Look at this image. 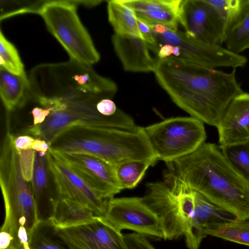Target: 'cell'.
Returning <instances> with one entry per match:
<instances>
[{"mask_svg": "<svg viewBox=\"0 0 249 249\" xmlns=\"http://www.w3.org/2000/svg\"><path fill=\"white\" fill-rule=\"evenodd\" d=\"M36 101L52 110L41 124L31 126L29 134L51 144L62 132L75 126L102 127L134 131L133 119L123 111L111 117L97 109L105 98L113 99L118 90L112 80L102 76L91 66L70 59L43 66L36 76Z\"/></svg>", "mask_w": 249, "mask_h": 249, "instance_id": "6da1fadb", "label": "cell"}, {"mask_svg": "<svg viewBox=\"0 0 249 249\" xmlns=\"http://www.w3.org/2000/svg\"><path fill=\"white\" fill-rule=\"evenodd\" d=\"M235 69L225 72L170 56L156 58L157 82L192 117L216 127L231 101L243 93Z\"/></svg>", "mask_w": 249, "mask_h": 249, "instance_id": "7a4b0ae2", "label": "cell"}, {"mask_svg": "<svg viewBox=\"0 0 249 249\" xmlns=\"http://www.w3.org/2000/svg\"><path fill=\"white\" fill-rule=\"evenodd\" d=\"M167 164L169 171L213 204L236 218H249V181L219 146L205 142L193 153Z\"/></svg>", "mask_w": 249, "mask_h": 249, "instance_id": "3957f363", "label": "cell"}, {"mask_svg": "<svg viewBox=\"0 0 249 249\" xmlns=\"http://www.w3.org/2000/svg\"><path fill=\"white\" fill-rule=\"evenodd\" d=\"M50 149L90 155L114 166L131 160H158L144 127L140 126L134 131L109 127H72L60 134L51 143Z\"/></svg>", "mask_w": 249, "mask_h": 249, "instance_id": "277c9868", "label": "cell"}, {"mask_svg": "<svg viewBox=\"0 0 249 249\" xmlns=\"http://www.w3.org/2000/svg\"><path fill=\"white\" fill-rule=\"evenodd\" d=\"M9 126L7 124L0 149V185L5 207L0 231L10 234L21 245L18 238L19 228H25L31 239L41 219L31 183L22 175L14 144L15 136Z\"/></svg>", "mask_w": 249, "mask_h": 249, "instance_id": "5b68a950", "label": "cell"}, {"mask_svg": "<svg viewBox=\"0 0 249 249\" xmlns=\"http://www.w3.org/2000/svg\"><path fill=\"white\" fill-rule=\"evenodd\" d=\"M143 201L159 217L164 240L183 236L195 215L196 191L172 172L162 181L146 184Z\"/></svg>", "mask_w": 249, "mask_h": 249, "instance_id": "8992f818", "label": "cell"}, {"mask_svg": "<svg viewBox=\"0 0 249 249\" xmlns=\"http://www.w3.org/2000/svg\"><path fill=\"white\" fill-rule=\"evenodd\" d=\"M78 5L77 0H46L38 14L71 59L92 66L100 55L78 17Z\"/></svg>", "mask_w": 249, "mask_h": 249, "instance_id": "52a82bcc", "label": "cell"}, {"mask_svg": "<svg viewBox=\"0 0 249 249\" xmlns=\"http://www.w3.org/2000/svg\"><path fill=\"white\" fill-rule=\"evenodd\" d=\"M144 130L158 160L166 163L193 153L207 138L204 123L192 116L168 118Z\"/></svg>", "mask_w": 249, "mask_h": 249, "instance_id": "ba28073f", "label": "cell"}, {"mask_svg": "<svg viewBox=\"0 0 249 249\" xmlns=\"http://www.w3.org/2000/svg\"><path fill=\"white\" fill-rule=\"evenodd\" d=\"M156 44L150 49L156 54L159 48L168 44L174 47L172 56L200 66L215 69L245 67L247 58L220 45H210L196 40L185 32L168 28L162 34L153 33Z\"/></svg>", "mask_w": 249, "mask_h": 249, "instance_id": "9c48e42d", "label": "cell"}, {"mask_svg": "<svg viewBox=\"0 0 249 249\" xmlns=\"http://www.w3.org/2000/svg\"><path fill=\"white\" fill-rule=\"evenodd\" d=\"M97 217L120 233L126 229L145 237L164 239L159 217L142 197L112 198L108 200L104 214Z\"/></svg>", "mask_w": 249, "mask_h": 249, "instance_id": "30bf717a", "label": "cell"}, {"mask_svg": "<svg viewBox=\"0 0 249 249\" xmlns=\"http://www.w3.org/2000/svg\"><path fill=\"white\" fill-rule=\"evenodd\" d=\"M49 151L75 171L101 198L110 199L123 190L116 177L115 166L89 154Z\"/></svg>", "mask_w": 249, "mask_h": 249, "instance_id": "8fae6325", "label": "cell"}, {"mask_svg": "<svg viewBox=\"0 0 249 249\" xmlns=\"http://www.w3.org/2000/svg\"><path fill=\"white\" fill-rule=\"evenodd\" d=\"M178 22L186 34L196 40L220 46L224 42L225 25L207 0H182Z\"/></svg>", "mask_w": 249, "mask_h": 249, "instance_id": "7c38bea8", "label": "cell"}, {"mask_svg": "<svg viewBox=\"0 0 249 249\" xmlns=\"http://www.w3.org/2000/svg\"><path fill=\"white\" fill-rule=\"evenodd\" d=\"M47 160L59 197L78 202L91 210L95 216L104 214L109 199L99 196L75 171L49 151Z\"/></svg>", "mask_w": 249, "mask_h": 249, "instance_id": "4fadbf2b", "label": "cell"}, {"mask_svg": "<svg viewBox=\"0 0 249 249\" xmlns=\"http://www.w3.org/2000/svg\"><path fill=\"white\" fill-rule=\"evenodd\" d=\"M54 234L70 249H127L123 234L96 216L87 223L66 228L53 226Z\"/></svg>", "mask_w": 249, "mask_h": 249, "instance_id": "5bb4252c", "label": "cell"}, {"mask_svg": "<svg viewBox=\"0 0 249 249\" xmlns=\"http://www.w3.org/2000/svg\"><path fill=\"white\" fill-rule=\"evenodd\" d=\"M219 146L249 141V93L243 92L230 103L216 126Z\"/></svg>", "mask_w": 249, "mask_h": 249, "instance_id": "9a60e30c", "label": "cell"}, {"mask_svg": "<svg viewBox=\"0 0 249 249\" xmlns=\"http://www.w3.org/2000/svg\"><path fill=\"white\" fill-rule=\"evenodd\" d=\"M235 216L210 201L196 191L195 215L184 236L189 249H198L213 224L227 222Z\"/></svg>", "mask_w": 249, "mask_h": 249, "instance_id": "2e32d148", "label": "cell"}, {"mask_svg": "<svg viewBox=\"0 0 249 249\" xmlns=\"http://www.w3.org/2000/svg\"><path fill=\"white\" fill-rule=\"evenodd\" d=\"M111 40L124 71L136 72L154 71L156 59L151 56L149 45L143 39L114 34Z\"/></svg>", "mask_w": 249, "mask_h": 249, "instance_id": "e0dca14e", "label": "cell"}, {"mask_svg": "<svg viewBox=\"0 0 249 249\" xmlns=\"http://www.w3.org/2000/svg\"><path fill=\"white\" fill-rule=\"evenodd\" d=\"M52 212L47 220L54 227L66 228L88 222L95 217L93 212L74 200L58 197L51 200Z\"/></svg>", "mask_w": 249, "mask_h": 249, "instance_id": "ac0fdd59", "label": "cell"}, {"mask_svg": "<svg viewBox=\"0 0 249 249\" xmlns=\"http://www.w3.org/2000/svg\"><path fill=\"white\" fill-rule=\"evenodd\" d=\"M28 87L27 74H15L0 67V95L7 113H11L19 107Z\"/></svg>", "mask_w": 249, "mask_h": 249, "instance_id": "d6986e66", "label": "cell"}, {"mask_svg": "<svg viewBox=\"0 0 249 249\" xmlns=\"http://www.w3.org/2000/svg\"><path fill=\"white\" fill-rule=\"evenodd\" d=\"M107 11L108 21L115 34L144 39L138 26L136 16L131 9L119 0H111L107 1Z\"/></svg>", "mask_w": 249, "mask_h": 249, "instance_id": "ffe728a7", "label": "cell"}, {"mask_svg": "<svg viewBox=\"0 0 249 249\" xmlns=\"http://www.w3.org/2000/svg\"><path fill=\"white\" fill-rule=\"evenodd\" d=\"M226 48L237 53L249 49V0L236 20L226 30Z\"/></svg>", "mask_w": 249, "mask_h": 249, "instance_id": "44dd1931", "label": "cell"}, {"mask_svg": "<svg viewBox=\"0 0 249 249\" xmlns=\"http://www.w3.org/2000/svg\"><path fill=\"white\" fill-rule=\"evenodd\" d=\"M207 234L249 246V218L244 220L235 218L213 224L208 230Z\"/></svg>", "mask_w": 249, "mask_h": 249, "instance_id": "7402d4cb", "label": "cell"}, {"mask_svg": "<svg viewBox=\"0 0 249 249\" xmlns=\"http://www.w3.org/2000/svg\"><path fill=\"white\" fill-rule=\"evenodd\" d=\"M156 161L155 160H131L116 165V177L123 189L135 187L149 167Z\"/></svg>", "mask_w": 249, "mask_h": 249, "instance_id": "603a6c76", "label": "cell"}, {"mask_svg": "<svg viewBox=\"0 0 249 249\" xmlns=\"http://www.w3.org/2000/svg\"><path fill=\"white\" fill-rule=\"evenodd\" d=\"M219 147L231 165L249 181V141Z\"/></svg>", "mask_w": 249, "mask_h": 249, "instance_id": "cb8c5ba5", "label": "cell"}, {"mask_svg": "<svg viewBox=\"0 0 249 249\" xmlns=\"http://www.w3.org/2000/svg\"><path fill=\"white\" fill-rule=\"evenodd\" d=\"M31 249H70L53 233V226L47 220L41 221L30 241Z\"/></svg>", "mask_w": 249, "mask_h": 249, "instance_id": "d4e9b609", "label": "cell"}, {"mask_svg": "<svg viewBox=\"0 0 249 249\" xmlns=\"http://www.w3.org/2000/svg\"><path fill=\"white\" fill-rule=\"evenodd\" d=\"M0 67L17 75L26 74L16 47L0 32Z\"/></svg>", "mask_w": 249, "mask_h": 249, "instance_id": "484cf974", "label": "cell"}, {"mask_svg": "<svg viewBox=\"0 0 249 249\" xmlns=\"http://www.w3.org/2000/svg\"><path fill=\"white\" fill-rule=\"evenodd\" d=\"M134 13L171 11L178 13L182 0H119Z\"/></svg>", "mask_w": 249, "mask_h": 249, "instance_id": "4316f807", "label": "cell"}, {"mask_svg": "<svg viewBox=\"0 0 249 249\" xmlns=\"http://www.w3.org/2000/svg\"><path fill=\"white\" fill-rule=\"evenodd\" d=\"M214 8L227 29L240 16L248 0H207Z\"/></svg>", "mask_w": 249, "mask_h": 249, "instance_id": "83f0119b", "label": "cell"}, {"mask_svg": "<svg viewBox=\"0 0 249 249\" xmlns=\"http://www.w3.org/2000/svg\"><path fill=\"white\" fill-rule=\"evenodd\" d=\"M49 173L47 154L42 155L35 152L34 166L31 183L35 198L37 202L48 186Z\"/></svg>", "mask_w": 249, "mask_h": 249, "instance_id": "f1b7e54d", "label": "cell"}, {"mask_svg": "<svg viewBox=\"0 0 249 249\" xmlns=\"http://www.w3.org/2000/svg\"><path fill=\"white\" fill-rule=\"evenodd\" d=\"M45 1H0V20L24 13L38 14Z\"/></svg>", "mask_w": 249, "mask_h": 249, "instance_id": "f546056e", "label": "cell"}, {"mask_svg": "<svg viewBox=\"0 0 249 249\" xmlns=\"http://www.w3.org/2000/svg\"><path fill=\"white\" fill-rule=\"evenodd\" d=\"M21 171L25 180L31 182L34 166L35 151L32 149L18 151Z\"/></svg>", "mask_w": 249, "mask_h": 249, "instance_id": "4dcf8cb0", "label": "cell"}, {"mask_svg": "<svg viewBox=\"0 0 249 249\" xmlns=\"http://www.w3.org/2000/svg\"><path fill=\"white\" fill-rule=\"evenodd\" d=\"M127 249H156L145 236L136 232L123 234Z\"/></svg>", "mask_w": 249, "mask_h": 249, "instance_id": "1f68e13d", "label": "cell"}, {"mask_svg": "<svg viewBox=\"0 0 249 249\" xmlns=\"http://www.w3.org/2000/svg\"><path fill=\"white\" fill-rule=\"evenodd\" d=\"M137 18V22L139 29L144 40L148 43L149 49L155 46L156 44L154 36L151 26L146 22Z\"/></svg>", "mask_w": 249, "mask_h": 249, "instance_id": "d6a6232c", "label": "cell"}, {"mask_svg": "<svg viewBox=\"0 0 249 249\" xmlns=\"http://www.w3.org/2000/svg\"><path fill=\"white\" fill-rule=\"evenodd\" d=\"M35 139L30 135H23L14 137V144L17 151L31 149Z\"/></svg>", "mask_w": 249, "mask_h": 249, "instance_id": "836d02e7", "label": "cell"}, {"mask_svg": "<svg viewBox=\"0 0 249 249\" xmlns=\"http://www.w3.org/2000/svg\"><path fill=\"white\" fill-rule=\"evenodd\" d=\"M51 146L50 143L39 138L35 139L31 149L42 155H46Z\"/></svg>", "mask_w": 249, "mask_h": 249, "instance_id": "e575fe53", "label": "cell"}, {"mask_svg": "<svg viewBox=\"0 0 249 249\" xmlns=\"http://www.w3.org/2000/svg\"><path fill=\"white\" fill-rule=\"evenodd\" d=\"M174 51V47L170 44H165L160 47L157 53V58L163 59L172 56Z\"/></svg>", "mask_w": 249, "mask_h": 249, "instance_id": "d590c367", "label": "cell"}]
</instances>
